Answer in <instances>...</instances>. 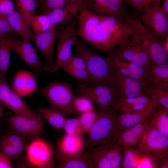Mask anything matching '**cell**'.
<instances>
[{
  "label": "cell",
  "mask_w": 168,
  "mask_h": 168,
  "mask_svg": "<svg viewBox=\"0 0 168 168\" xmlns=\"http://www.w3.org/2000/svg\"><path fill=\"white\" fill-rule=\"evenodd\" d=\"M122 3L119 0H85L84 6L96 14L124 19L126 16L124 15Z\"/></svg>",
  "instance_id": "cell-22"
},
{
  "label": "cell",
  "mask_w": 168,
  "mask_h": 168,
  "mask_svg": "<svg viewBox=\"0 0 168 168\" xmlns=\"http://www.w3.org/2000/svg\"><path fill=\"white\" fill-rule=\"evenodd\" d=\"M162 4L161 5V9L162 12L168 16V0H162Z\"/></svg>",
  "instance_id": "cell-50"
},
{
  "label": "cell",
  "mask_w": 168,
  "mask_h": 168,
  "mask_svg": "<svg viewBox=\"0 0 168 168\" xmlns=\"http://www.w3.org/2000/svg\"><path fill=\"white\" fill-rule=\"evenodd\" d=\"M147 95L128 98H117L112 107L118 113H128L140 110L152 101Z\"/></svg>",
  "instance_id": "cell-26"
},
{
  "label": "cell",
  "mask_w": 168,
  "mask_h": 168,
  "mask_svg": "<svg viewBox=\"0 0 168 168\" xmlns=\"http://www.w3.org/2000/svg\"><path fill=\"white\" fill-rule=\"evenodd\" d=\"M36 109L54 129L63 130L66 118L61 112L50 107H38Z\"/></svg>",
  "instance_id": "cell-31"
},
{
  "label": "cell",
  "mask_w": 168,
  "mask_h": 168,
  "mask_svg": "<svg viewBox=\"0 0 168 168\" xmlns=\"http://www.w3.org/2000/svg\"><path fill=\"white\" fill-rule=\"evenodd\" d=\"M161 40L163 48L168 53V35Z\"/></svg>",
  "instance_id": "cell-51"
},
{
  "label": "cell",
  "mask_w": 168,
  "mask_h": 168,
  "mask_svg": "<svg viewBox=\"0 0 168 168\" xmlns=\"http://www.w3.org/2000/svg\"><path fill=\"white\" fill-rule=\"evenodd\" d=\"M68 64L76 68L86 70V66L84 60L76 55L72 56Z\"/></svg>",
  "instance_id": "cell-47"
},
{
  "label": "cell",
  "mask_w": 168,
  "mask_h": 168,
  "mask_svg": "<svg viewBox=\"0 0 168 168\" xmlns=\"http://www.w3.org/2000/svg\"><path fill=\"white\" fill-rule=\"evenodd\" d=\"M168 110L159 105L152 115V125L160 132L168 137Z\"/></svg>",
  "instance_id": "cell-36"
},
{
  "label": "cell",
  "mask_w": 168,
  "mask_h": 168,
  "mask_svg": "<svg viewBox=\"0 0 168 168\" xmlns=\"http://www.w3.org/2000/svg\"><path fill=\"white\" fill-rule=\"evenodd\" d=\"M113 83L118 88V97L128 98L147 95L146 89L148 84L147 82L125 76L114 70Z\"/></svg>",
  "instance_id": "cell-17"
},
{
  "label": "cell",
  "mask_w": 168,
  "mask_h": 168,
  "mask_svg": "<svg viewBox=\"0 0 168 168\" xmlns=\"http://www.w3.org/2000/svg\"><path fill=\"white\" fill-rule=\"evenodd\" d=\"M160 1L141 12L140 21L161 40L168 35V16L161 9Z\"/></svg>",
  "instance_id": "cell-11"
},
{
  "label": "cell",
  "mask_w": 168,
  "mask_h": 168,
  "mask_svg": "<svg viewBox=\"0 0 168 168\" xmlns=\"http://www.w3.org/2000/svg\"><path fill=\"white\" fill-rule=\"evenodd\" d=\"M22 164L24 166L54 168L56 153L52 145L41 137L31 140L28 144Z\"/></svg>",
  "instance_id": "cell-6"
},
{
  "label": "cell",
  "mask_w": 168,
  "mask_h": 168,
  "mask_svg": "<svg viewBox=\"0 0 168 168\" xmlns=\"http://www.w3.org/2000/svg\"><path fill=\"white\" fill-rule=\"evenodd\" d=\"M3 114V105L0 102V120Z\"/></svg>",
  "instance_id": "cell-52"
},
{
  "label": "cell",
  "mask_w": 168,
  "mask_h": 168,
  "mask_svg": "<svg viewBox=\"0 0 168 168\" xmlns=\"http://www.w3.org/2000/svg\"><path fill=\"white\" fill-rule=\"evenodd\" d=\"M15 6L12 0H0V14L7 16L15 9Z\"/></svg>",
  "instance_id": "cell-46"
},
{
  "label": "cell",
  "mask_w": 168,
  "mask_h": 168,
  "mask_svg": "<svg viewBox=\"0 0 168 168\" xmlns=\"http://www.w3.org/2000/svg\"><path fill=\"white\" fill-rule=\"evenodd\" d=\"M69 76L82 82L92 84V81L86 70L76 68L68 64L62 68Z\"/></svg>",
  "instance_id": "cell-40"
},
{
  "label": "cell",
  "mask_w": 168,
  "mask_h": 168,
  "mask_svg": "<svg viewBox=\"0 0 168 168\" xmlns=\"http://www.w3.org/2000/svg\"><path fill=\"white\" fill-rule=\"evenodd\" d=\"M13 89L20 97H25L35 93L37 83L33 75L24 70L17 72L13 81Z\"/></svg>",
  "instance_id": "cell-25"
},
{
  "label": "cell",
  "mask_w": 168,
  "mask_h": 168,
  "mask_svg": "<svg viewBox=\"0 0 168 168\" xmlns=\"http://www.w3.org/2000/svg\"><path fill=\"white\" fill-rule=\"evenodd\" d=\"M162 0H126L127 3L135 10L142 12L154 3Z\"/></svg>",
  "instance_id": "cell-44"
},
{
  "label": "cell",
  "mask_w": 168,
  "mask_h": 168,
  "mask_svg": "<svg viewBox=\"0 0 168 168\" xmlns=\"http://www.w3.org/2000/svg\"><path fill=\"white\" fill-rule=\"evenodd\" d=\"M138 149L143 155L154 161L168 156V137L158 130L152 123L145 134Z\"/></svg>",
  "instance_id": "cell-9"
},
{
  "label": "cell",
  "mask_w": 168,
  "mask_h": 168,
  "mask_svg": "<svg viewBox=\"0 0 168 168\" xmlns=\"http://www.w3.org/2000/svg\"><path fill=\"white\" fill-rule=\"evenodd\" d=\"M18 37L13 35H0V77L6 78L10 64L12 42Z\"/></svg>",
  "instance_id": "cell-28"
},
{
  "label": "cell",
  "mask_w": 168,
  "mask_h": 168,
  "mask_svg": "<svg viewBox=\"0 0 168 168\" xmlns=\"http://www.w3.org/2000/svg\"><path fill=\"white\" fill-rule=\"evenodd\" d=\"M123 146L122 168H137L140 161L146 156L138 148L127 146Z\"/></svg>",
  "instance_id": "cell-34"
},
{
  "label": "cell",
  "mask_w": 168,
  "mask_h": 168,
  "mask_svg": "<svg viewBox=\"0 0 168 168\" xmlns=\"http://www.w3.org/2000/svg\"><path fill=\"white\" fill-rule=\"evenodd\" d=\"M73 105L75 112L79 114L95 109L94 104L88 98L80 95L75 96Z\"/></svg>",
  "instance_id": "cell-39"
},
{
  "label": "cell",
  "mask_w": 168,
  "mask_h": 168,
  "mask_svg": "<svg viewBox=\"0 0 168 168\" xmlns=\"http://www.w3.org/2000/svg\"><path fill=\"white\" fill-rule=\"evenodd\" d=\"M56 38V27L44 32L34 34L32 40L45 59L43 67L47 72H57L59 68L53 59L54 43Z\"/></svg>",
  "instance_id": "cell-14"
},
{
  "label": "cell",
  "mask_w": 168,
  "mask_h": 168,
  "mask_svg": "<svg viewBox=\"0 0 168 168\" xmlns=\"http://www.w3.org/2000/svg\"><path fill=\"white\" fill-rule=\"evenodd\" d=\"M27 23L33 34L46 31L55 27L50 23L45 14L35 16L33 15Z\"/></svg>",
  "instance_id": "cell-37"
},
{
  "label": "cell",
  "mask_w": 168,
  "mask_h": 168,
  "mask_svg": "<svg viewBox=\"0 0 168 168\" xmlns=\"http://www.w3.org/2000/svg\"><path fill=\"white\" fill-rule=\"evenodd\" d=\"M84 5L82 2L69 4L64 7L48 9L44 11L48 19L55 27L64 24L76 17Z\"/></svg>",
  "instance_id": "cell-21"
},
{
  "label": "cell",
  "mask_w": 168,
  "mask_h": 168,
  "mask_svg": "<svg viewBox=\"0 0 168 168\" xmlns=\"http://www.w3.org/2000/svg\"><path fill=\"white\" fill-rule=\"evenodd\" d=\"M103 16L91 11L84 5L80 10L76 17L77 24L76 33L83 43L93 45Z\"/></svg>",
  "instance_id": "cell-12"
},
{
  "label": "cell",
  "mask_w": 168,
  "mask_h": 168,
  "mask_svg": "<svg viewBox=\"0 0 168 168\" xmlns=\"http://www.w3.org/2000/svg\"><path fill=\"white\" fill-rule=\"evenodd\" d=\"M30 41L17 38L12 42L11 48L19 57L29 66L34 74L39 76L44 65L37 51Z\"/></svg>",
  "instance_id": "cell-16"
},
{
  "label": "cell",
  "mask_w": 168,
  "mask_h": 168,
  "mask_svg": "<svg viewBox=\"0 0 168 168\" xmlns=\"http://www.w3.org/2000/svg\"><path fill=\"white\" fill-rule=\"evenodd\" d=\"M0 102L16 114L28 119L38 118L40 114L30 109L7 83L0 77Z\"/></svg>",
  "instance_id": "cell-10"
},
{
  "label": "cell",
  "mask_w": 168,
  "mask_h": 168,
  "mask_svg": "<svg viewBox=\"0 0 168 168\" xmlns=\"http://www.w3.org/2000/svg\"><path fill=\"white\" fill-rule=\"evenodd\" d=\"M122 19L117 16H103L92 46L109 55L128 40L133 30L129 24Z\"/></svg>",
  "instance_id": "cell-1"
},
{
  "label": "cell",
  "mask_w": 168,
  "mask_h": 168,
  "mask_svg": "<svg viewBox=\"0 0 168 168\" xmlns=\"http://www.w3.org/2000/svg\"><path fill=\"white\" fill-rule=\"evenodd\" d=\"M26 138L11 132L0 138V152L11 160L18 158L25 152L28 142Z\"/></svg>",
  "instance_id": "cell-20"
},
{
  "label": "cell",
  "mask_w": 168,
  "mask_h": 168,
  "mask_svg": "<svg viewBox=\"0 0 168 168\" xmlns=\"http://www.w3.org/2000/svg\"><path fill=\"white\" fill-rule=\"evenodd\" d=\"M124 19L132 29L131 36L144 49L152 65L168 63V53L159 38L147 29L140 20L126 16Z\"/></svg>",
  "instance_id": "cell-3"
},
{
  "label": "cell",
  "mask_w": 168,
  "mask_h": 168,
  "mask_svg": "<svg viewBox=\"0 0 168 168\" xmlns=\"http://www.w3.org/2000/svg\"><path fill=\"white\" fill-rule=\"evenodd\" d=\"M78 118L84 133L89 132L92 127L96 118V110L95 109L79 114Z\"/></svg>",
  "instance_id": "cell-41"
},
{
  "label": "cell",
  "mask_w": 168,
  "mask_h": 168,
  "mask_svg": "<svg viewBox=\"0 0 168 168\" xmlns=\"http://www.w3.org/2000/svg\"><path fill=\"white\" fill-rule=\"evenodd\" d=\"M7 17L12 29L22 39L32 40L34 34L30 26L19 11L15 9Z\"/></svg>",
  "instance_id": "cell-27"
},
{
  "label": "cell",
  "mask_w": 168,
  "mask_h": 168,
  "mask_svg": "<svg viewBox=\"0 0 168 168\" xmlns=\"http://www.w3.org/2000/svg\"><path fill=\"white\" fill-rule=\"evenodd\" d=\"M20 12H33L37 7L36 0H12Z\"/></svg>",
  "instance_id": "cell-43"
},
{
  "label": "cell",
  "mask_w": 168,
  "mask_h": 168,
  "mask_svg": "<svg viewBox=\"0 0 168 168\" xmlns=\"http://www.w3.org/2000/svg\"><path fill=\"white\" fill-rule=\"evenodd\" d=\"M159 105L152 100L143 108L130 113H117V133L151 117Z\"/></svg>",
  "instance_id": "cell-19"
},
{
  "label": "cell",
  "mask_w": 168,
  "mask_h": 168,
  "mask_svg": "<svg viewBox=\"0 0 168 168\" xmlns=\"http://www.w3.org/2000/svg\"><path fill=\"white\" fill-rule=\"evenodd\" d=\"M146 93L152 100L168 110V86L147 84Z\"/></svg>",
  "instance_id": "cell-33"
},
{
  "label": "cell",
  "mask_w": 168,
  "mask_h": 168,
  "mask_svg": "<svg viewBox=\"0 0 168 168\" xmlns=\"http://www.w3.org/2000/svg\"><path fill=\"white\" fill-rule=\"evenodd\" d=\"M56 155H74L83 153L86 141L82 135L65 133L57 141Z\"/></svg>",
  "instance_id": "cell-24"
},
{
  "label": "cell",
  "mask_w": 168,
  "mask_h": 168,
  "mask_svg": "<svg viewBox=\"0 0 168 168\" xmlns=\"http://www.w3.org/2000/svg\"><path fill=\"white\" fill-rule=\"evenodd\" d=\"M73 46L75 55L85 63L92 85L113 84L114 70L109 56L104 57L92 51L77 37Z\"/></svg>",
  "instance_id": "cell-2"
},
{
  "label": "cell",
  "mask_w": 168,
  "mask_h": 168,
  "mask_svg": "<svg viewBox=\"0 0 168 168\" xmlns=\"http://www.w3.org/2000/svg\"><path fill=\"white\" fill-rule=\"evenodd\" d=\"M77 95L88 98L98 109H112L117 98L118 90L114 84L89 85L79 82L77 86Z\"/></svg>",
  "instance_id": "cell-7"
},
{
  "label": "cell",
  "mask_w": 168,
  "mask_h": 168,
  "mask_svg": "<svg viewBox=\"0 0 168 168\" xmlns=\"http://www.w3.org/2000/svg\"><path fill=\"white\" fill-rule=\"evenodd\" d=\"M15 33L11 27L7 16L0 14V35H13Z\"/></svg>",
  "instance_id": "cell-45"
},
{
  "label": "cell",
  "mask_w": 168,
  "mask_h": 168,
  "mask_svg": "<svg viewBox=\"0 0 168 168\" xmlns=\"http://www.w3.org/2000/svg\"><path fill=\"white\" fill-rule=\"evenodd\" d=\"M108 56L114 70L125 76L146 82L145 77L147 68L122 59L113 54H109Z\"/></svg>",
  "instance_id": "cell-23"
},
{
  "label": "cell",
  "mask_w": 168,
  "mask_h": 168,
  "mask_svg": "<svg viewBox=\"0 0 168 168\" xmlns=\"http://www.w3.org/2000/svg\"><path fill=\"white\" fill-rule=\"evenodd\" d=\"M107 158L111 168H121L123 157V146L113 140L107 143L106 150Z\"/></svg>",
  "instance_id": "cell-35"
},
{
  "label": "cell",
  "mask_w": 168,
  "mask_h": 168,
  "mask_svg": "<svg viewBox=\"0 0 168 168\" xmlns=\"http://www.w3.org/2000/svg\"><path fill=\"white\" fill-rule=\"evenodd\" d=\"M117 113L113 109L96 110V118L87 133L86 145L93 148L115 139L117 133Z\"/></svg>",
  "instance_id": "cell-4"
},
{
  "label": "cell",
  "mask_w": 168,
  "mask_h": 168,
  "mask_svg": "<svg viewBox=\"0 0 168 168\" xmlns=\"http://www.w3.org/2000/svg\"><path fill=\"white\" fill-rule=\"evenodd\" d=\"M43 118L40 114L37 118L28 119L15 114L8 119L7 123L11 132L32 140L44 133Z\"/></svg>",
  "instance_id": "cell-13"
},
{
  "label": "cell",
  "mask_w": 168,
  "mask_h": 168,
  "mask_svg": "<svg viewBox=\"0 0 168 168\" xmlns=\"http://www.w3.org/2000/svg\"><path fill=\"white\" fill-rule=\"evenodd\" d=\"M145 81L149 84L168 86V63L147 68Z\"/></svg>",
  "instance_id": "cell-29"
},
{
  "label": "cell",
  "mask_w": 168,
  "mask_h": 168,
  "mask_svg": "<svg viewBox=\"0 0 168 168\" xmlns=\"http://www.w3.org/2000/svg\"><path fill=\"white\" fill-rule=\"evenodd\" d=\"M56 167L59 168H88L89 163L84 153L74 155H56Z\"/></svg>",
  "instance_id": "cell-32"
},
{
  "label": "cell",
  "mask_w": 168,
  "mask_h": 168,
  "mask_svg": "<svg viewBox=\"0 0 168 168\" xmlns=\"http://www.w3.org/2000/svg\"><path fill=\"white\" fill-rule=\"evenodd\" d=\"M154 168H168V156L161 157L154 161Z\"/></svg>",
  "instance_id": "cell-48"
},
{
  "label": "cell",
  "mask_w": 168,
  "mask_h": 168,
  "mask_svg": "<svg viewBox=\"0 0 168 168\" xmlns=\"http://www.w3.org/2000/svg\"><path fill=\"white\" fill-rule=\"evenodd\" d=\"M63 25L64 26L56 30L58 41L55 61L59 68L69 63L73 56L72 48L77 37L76 18Z\"/></svg>",
  "instance_id": "cell-8"
},
{
  "label": "cell",
  "mask_w": 168,
  "mask_h": 168,
  "mask_svg": "<svg viewBox=\"0 0 168 168\" xmlns=\"http://www.w3.org/2000/svg\"><path fill=\"white\" fill-rule=\"evenodd\" d=\"M152 115L144 120L118 132L115 138L116 141L122 146L138 148L145 134L152 124Z\"/></svg>",
  "instance_id": "cell-18"
},
{
  "label": "cell",
  "mask_w": 168,
  "mask_h": 168,
  "mask_svg": "<svg viewBox=\"0 0 168 168\" xmlns=\"http://www.w3.org/2000/svg\"><path fill=\"white\" fill-rule=\"evenodd\" d=\"M35 93L45 97L50 107L59 111L66 117L76 113L73 105L75 96L71 86L67 82H53L36 90Z\"/></svg>",
  "instance_id": "cell-5"
},
{
  "label": "cell",
  "mask_w": 168,
  "mask_h": 168,
  "mask_svg": "<svg viewBox=\"0 0 168 168\" xmlns=\"http://www.w3.org/2000/svg\"><path fill=\"white\" fill-rule=\"evenodd\" d=\"M63 130L65 133L72 135H82L84 134L77 117L66 119Z\"/></svg>",
  "instance_id": "cell-42"
},
{
  "label": "cell",
  "mask_w": 168,
  "mask_h": 168,
  "mask_svg": "<svg viewBox=\"0 0 168 168\" xmlns=\"http://www.w3.org/2000/svg\"><path fill=\"white\" fill-rule=\"evenodd\" d=\"M108 143L92 148L91 151L86 155L90 168H111L106 154Z\"/></svg>",
  "instance_id": "cell-30"
},
{
  "label": "cell",
  "mask_w": 168,
  "mask_h": 168,
  "mask_svg": "<svg viewBox=\"0 0 168 168\" xmlns=\"http://www.w3.org/2000/svg\"><path fill=\"white\" fill-rule=\"evenodd\" d=\"M11 160L7 156L0 152V168H11L13 166Z\"/></svg>",
  "instance_id": "cell-49"
},
{
  "label": "cell",
  "mask_w": 168,
  "mask_h": 168,
  "mask_svg": "<svg viewBox=\"0 0 168 168\" xmlns=\"http://www.w3.org/2000/svg\"><path fill=\"white\" fill-rule=\"evenodd\" d=\"M37 7L43 11L55 8L61 7L69 4L82 2L85 0H36Z\"/></svg>",
  "instance_id": "cell-38"
},
{
  "label": "cell",
  "mask_w": 168,
  "mask_h": 168,
  "mask_svg": "<svg viewBox=\"0 0 168 168\" xmlns=\"http://www.w3.org/2000/svg\"><path fill=\"white\" fill-rule=\"evenodd\" d=\"M112 54L122 59L136 63L146 68L152 65L145 50L131 36L118 47Z\"/></svg>",
  "instance_id": "cell-15"
},
{
  "label": "cell",
  "mask_w": 168,
  "mask_h": 168,
  "mask_svg": "<svg viewBox=\"0 0 168 168\" xmlns=\"http://www.w3.org/2000/svg\"><path fill=\"white\" fill-rule=\"evenodd\" d=\"M121 2H123L125 0H119Z\"/></svg>",
  "instance_id": "cell-53"
}]
</instances>
